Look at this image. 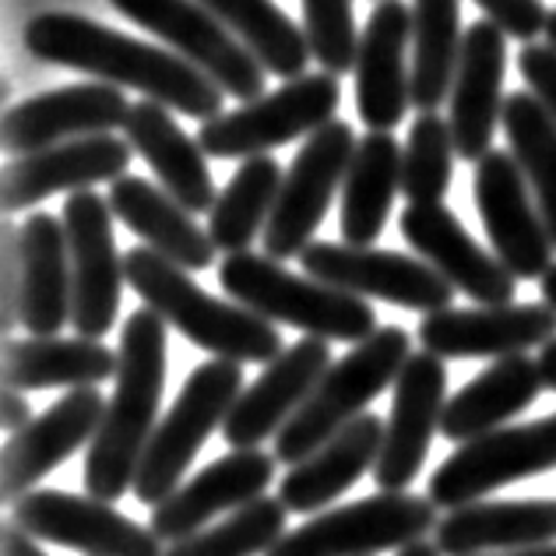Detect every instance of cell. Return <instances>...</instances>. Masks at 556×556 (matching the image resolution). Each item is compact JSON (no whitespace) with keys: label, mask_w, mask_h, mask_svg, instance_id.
Returning <instances> with one entry per match:
<instances>
[{"label":"cell","mask_w":556,"mask_h":556,"mask_svg":"<svg viewBox=\"0 0 556 556\" xmlns=\"http://www.w3.org/2000/svg\"><path fill=\"white\" fill-rule=\"evenodd\" d=\"M331 367V349L325 339H300L282 349L251 388L232 405L223 422V437L232 451H254L278 437L282 427L303 408L317 380Z\"/></svg>","instance_id":"20"},{"label":"cell","mask_w":556,"mask_h":556,"mask_svg":"<svg viewBox=\"0 0 556 556\" xmlns=\"http://www.w3.org/2000/svg\"><path fill=\"white\" fill-rule=\"evenodd\" d=\"M546 42H549V47H556V8L549 11V22H546Z\"/></svg>","instance_id":"50"},{"label":"cell","mask_w":556,"mask_h":556,"mask_svg":"<svg viewBox=\"0 0 556 556\" xmlns=\"http://www.w3.org/2000/svg\"><path fill=\"white\" fill-rule=\"evenodd\" d=\"M121 367V356L92 339H8L4 345V388L47 391V388H99Z\"/></svg>","instance_id":"32"},{"label":"cell","mask_w":556,"mask_h":556,"mask_svg":"<svg viewBox=\"0 0 556 556\" xmlns=\"http://www.w3.org/2000/svg\"><path fill=\"white\" fill-rule=\"evenodd\" d=\"M433 543L444 556H482V553H518L556 543V501H476L433 529Z\"/></svg>","instance_id":"26"},{"label":"cell","mask_w":556,"mask_h":556,"mask_svg":"<svg viewBox=\"0 0 556 556\" xmlns=\"http://www.w3.org/2000/svg\"><path fill=\"white\" fill-rule=\"evenodd\" d=\"M437 510L441 507L430 496L374 493L367 501L325 510L286 532L268 556H377L405 549L441 525Z\"/></svg>","instance_id":"8"},{"label":"cell","mask_w":556,"mask_h":556,"mask_svg":"<svg viewBox=\"0 0 556 556\" xmlns=\"http://www.w3.org/2000/svg\"><path fill=\"white\" fill-rule=\"evenodd\" d=\"M549 468H556V413L458 444L455 455H447L430 476L427 496L437 507L458 510L510 482L543 476Z\"/></svg>","instance_id":"12"},{"label":"cell","mask_w":556,"mask_h":556,"mask_svg":"<svg viewBox=\"0 0 556 556\" xmlns=\"http://www.w3.org/2000/svg\"><path fill=\"white\" fill-rule=\"evenodd\" d=\"M218 286L232 303L261 314L271 325H289L306 339L367 342L377 331V314L367 300L342 292L311 275H292L268 254H226L218 265Z\"/></svg>","instance_id":"4"},{"label":"cell","mask_w":556,"mask_h":556,"mask_svg":"<svg viewBox=\"0 0 556 556\" xmlns=\"http://www.w3.org/2000/svg\"><path fill=\"white\" fill-rule=\"evenodd\" d=\"M539 289H543V303L556 311V261H553V268L539 278Z\"/></svg>","instance_id":"47"},{"label":"cell","mask_w":556,"mask_h":556,"mask_svg":"<svg viewBox=\"0 0 556 556\" xmlns=\"http://www.w3.org/2000/svg\"><path fill=\"white\" fill-rule=\"evenodd\" d=\"M556 339V311L546 303L447 306L419 320V342L441 359H507Z\"/></svg>","instance_id":"18"},{"label":"cell","mask_w":556,"mask_h":556,"mask_svg":"<svg viewBox=\"0 0 556 556\" xmlns=\"http://www.w3.org/2000/svg\"><path fill=\"white\" fill-rule=\"evenodd\" d=\"M342 102V85L328 71L303 75L286 81L282 89L265 92L254 102H243L240 110L215 116L201 124L198 144L212 159H254L268 155L278 144L296 138H311L314 130L334 121V110Z\"/></svg>","instance_id":"7"},{"label":"cell","mask_w":556,"mask_h":556,"mask_svg":"<svg viewBox=\"0 0 556 556\" xmlns=\"http://www.w3.org/2000/svg\"><path fill=\"white\" fill-rule=\"evenodd\" d=\"M303 275L328 282L359 300H384L405 311L437 314L447 311L455 300V286L437 275L422 257H408L399 251H377V247L328 243L317 240L300 254Z\"/></svg>","instance_id":"13"},{"label":"cell","mask_w":556,"mask_h":556,"mask_svg":"<svg viewBox=\"0 0 556 556\" xmlns=\"http://www.w3.org/2000/svg\"><path fill=\"white\" fill-rule=\"evenodd\" d=\"M282 177L286 173L271 155L243 159L208 212V237L218 251L243 254L257 237H265Z\"/></svg>","instance_id":"36"},{"label":"cell","mask_w":556,"mask_h":556,"mask_svg":"<svg viewBox=\"0 0 556 556\" xmlns=\"http://www.w3.org/2000/svg\"><path fill=\"white\" fill-rule=\"evenodd\" d=\"M127 286L138 292L141 303L155 311L169 328H177L187 342H194L215 359L232 363H268L282 353V334L271 320L247 311L240 303H226L204 292L187 268L173 265L169 257L155 254L152 247H130L124 254Z\"/></svg>","instance_id":"3"},{"label":"cell","mask_w":556,"mask_h":556,"mask_svg":"<svg viewBox=\"0 0 556 556\" xmlns=\"http://www.w3.org/2000/svg\"><path fill=\"white\" fill-rule=\"evenodd\" d=\"M275 465L278 458L261 447L229 451V455L212 462L208 468H201L194 479H187L169 501L152 507L149 529L169 546L204 532V525L215 515L240 510L251 501H257V496H265V490L275 479Z\"/></svg>","instance_id":"23"},{"label":"cell","mask_w":556,"mask_h":556,"mask_svg":"<svg viewBox=\"0 0 556 556\" xmlns=\"http://www.w3.org/2000/svg\"><path fill=\"white\" fill-rule=\"evenodd\" d=\"M380 447H384V419L363 413L311 458L289 468V476L278 482V501L289 515H314L374 472Z\"/></svg>","instance_id":"28"},{"label":"cell","mask_w":556,"mask_h":556,"mask_svg":"<svg viewBox=\"0 0 556 556\" xmlns=\"http://www.w3.org/2000/svg\"><path fill=\"white\" fill-rule=\"evenodd\" d=\"M413 8L377 0L359 33L356 110L370 130H391L413 106Z\"/></svg>","instance_id":"21"},{"label":"cell","mask_w":556,"mask_h":556,"mask_svg":"<svg viewBox=\"0 0 556 556\" xmlns=\"http://www.w3.org/2000/svg\"><path fill=\"white\" fill-rule=\"evenodd\" d=\"M11 521L64 549L85 556H166L149 525L121 515L113 504L64 490H33L11 507Z\"/></svg>","instance_id":"15"},{"label":"cell","mask_w":556,"mask_h":556,"mask_svg":"<svg viewBox=\"0 0 556 556\" xmlns=\"http://www.w3.org/2000/svg\"><path fill=\"white\" fill-rule=\"evenodd\" d=\"M124 138L130 141V149L152 166L166 194L177 198L190 215L215 208L218 194L212 184V169L204 163L208 155H204L198 138H190L187 130L173 121L166 106H159L152 99L130 102Z\"/></svg>","instance_id":"27"},{"label":"cell","mask_w":556,"mask_h":556,"mask_svg":"<svg viewBox=\"0 0 556 556\" xmlns=\"http://www.w3.org/2000/svg\"><path fill=\"white\" fill-rule=\"evenodd\" d=\"M116 356V391L85 455V490L106 504L135 490L141 458L159 427L166 388V320L149 306H138L124 320Z\"/></svg>","instance_id":"2"},{"label":"cell","mask_w":556,"mask_h":556,"mask_svg":"<svg viewBox=\"0 0 556 556\" xmlns=\"http://www.w3.org/2000/svg\"><path fill=\"white\" fill-rule=\"evenodd\" d=\"M0 546H4V556H47L39 546V539H33L14 521H8L4 532H0Z\"/></svg>","instance_id":"45"},{"label":"cell","mask_w":556,"mask_h":556,"mask_svg":"<svg viewBox=\"0 0 556 556\" xmlns=\"http://www.w3.org/2000/svg\"><path fill=\"white\" fill-rule=\"evenodd\" d=\"M402 141L391 130H370L356 144L342 184V237L353 247H374L384 232L391 201L402 190Z\"/></svg>","instance_id":"33"},{"label":"cell","mask_w":556,"mask_h":556,"mask_svg":"<svg viewBox=\"0 0 556 556\" xmlns=\"http://www.w3.org/2000/svg\"><path fill=\"white\" fill-rule=\"evenodd\" d=\"M476 208L486 229L496 261L518 278L539 282L553 268V240L546 232L539 204L529 190V180L510 152L493 149L476 163Z\"/></svg>","instance_id":"14"},{"label":"cell","mask_w":556,"mask_h":556,"mask_svg":"<svg viewBox=\"0 0 556 556\" xmlns=\"http://www.w3.org/2000/svg\"><path fill=\"white\" fill-rule=\"evenodd\" d=\"M408 356H413V339L399 325L377 328L367 342L349 349L339 363H331L311 399L275 437V458L282 465H300L303 458H311L399 380Z\"/></svg>","instance_id":"5"},{"label":"cell","mask_w":556,"mask_h":556,"mask_svg":"<svg viewBox=\"0 0 556 556\" xmlns=\"http://www.w3.org/2000/svg\"><path fill=\"white\" fill-rule=\"evenodd\" d=\"M539 363V374H543V388L556 391V339L543 345V353L535 356Z\"/></svg>","instance_id":"46"},{"label":"cell","mask_w":556,"mask_h":556,"mask_svg":"<svg viewBox=\"0 0 556 556\" xmlns=\"http://www.w3.org/2000/svg\"><path fill=\"white\" fill-rule=\"evenodd\" d=\"M71 320V254L64 218L36 212L22 223V328L53 339Z\"/></svg>","instance_id":"31"},{"label":"cell","mask_w":556,"mask_h":556,"mask_svg":"<svg viewBox=\"0 0 556 556\" xmlns=\"http://www.w3.org/2000/svg\"><path fill=\"white\" fill-rule=\"evenodd\" d=\"M286 518L289 510L278 496H257L247 507L232 510L226 521L173 543L166 556H268L282 543Z\"/></svg>","instance_id":"38"},{"label":"cell","mask_w":556,"mask_h":556,"mask_svg":"<svg viewBox=\"0 0 556 556\" xmlns=\"http://www.w3.org/2000/svg\"><path fill=\"white\" fill-rule=\"evenodd\" d=\"M25 50L36 61L75 67L116 89H138L144 99L201 124L223 116L226 92L180 53L130 39L81 14L50 11L25 25Z\"/></svg>","instance_id":"1"},{"label":"cell","mask_w":556,"mask_h":556,"mask_svg":"<svg viewBox=\"0 0 556 556\" xmlns=\"http://www.w3.org/2000/svg\"><path fill=\"white\" fill-rule=\"evenodd\" d=\"M130 149L127 138L116 135H96V138H78L53 144L33 155H18L4 169V212H25L33 204L47 201L53 194H78V190H92L102 180H121L127 177L130 166Z\"/></svg>","instance_id":"25"},{"label":"cell","mask_w":556,"mask_h":556,"mask_svg":"<svg viewBox=\"0 0 556 556\" xmlns=\"http://www.w3.org/2000/svg\"><path fill=\"white\" fill-rule=\"evenodd\" d=\"M486 14V22H493L504 36L521 39L525 47L535 36H546L549 11L543 8V0H476Z\"/></svg>","instance_id":"41"},{"label":"cell","mask_w":556,"mask_h":556,"mask_svg":"<svg viewBox=\"0 0 556 556\" xmlns=\"http://www.w3.org/2000/svg\"><path fill=\"white\" fill-rule=\"evenodd\" d=\"M61 218L71 254V328L78 339L102 342V334H110L121 317V292L127 282L113 237L110 198L78 190L64 201Z\"/></svg>","instance_id":"11"},{"label":"cell","mask_w":556,"mask_h":556,"mask_svg":"<svg viewBox=\"0 0 556 556\" xmlns=\"http://www.w3.org/2000/svg\"><path fill=\"white\" fill-rule=\"evenodd\" d=\"M539 391H543V374L539 363L529 356H507L496 359L493 367L476 374L465 388H458L444 405L441 433L451 444L479 441L493 430H504L507 419L521 416Z\"/></svg>","instance_id":"30"},{"label":"cell","mask_w":556,"mask_h":556,"mask_svg":"<svg viewBox=\"0 0 556 556\" xmlns=\"http://www.w3.org/2000/svg\"><path fill=\"white\" fill-rule=\"evenodd\" d=\"M110 4L124 18L141 25L144 33L169 42L184 61L204 71L226 96L240 102H254L265 96L268 71L198 0H110Z\"/></svg>","instance_id":"10"},{"label":"cell","mask_w":556,"mask_h":556,"mask_svg":"<svg viewBox=\"0 0 556 556\" xmlns=\"http://www.w3.org/2000/svg\"><path fill=\"white\" fill-rule=\"evenodd\" d=\"M127 113L130 102L116 85H64V89L25 99L4 113V149L18 159L64 141L110 135L127 124Z\"/></svg>","instance_id":"19"},{"label":"cell","mask_w":556,"mask_h":556,"mask_svg":"<svg viewBox=\"0 0 556 556\" xmlns=\"http://www.w3.org/2000/svg\"><path fill=\"white\" fill-rule=\"evenodd\" d=\"M455 135L437 113H419L402 152V194L408 204H441L455 173Z\"/></svg>","instance_id":"39"},{"label":"cell","mask_w":556,"mask_h":556,"mask_svg":"<svg viewBox=\"0 0 556 556\" xmlns=\"http://www.w3.org/2000/svg\"><path fill=\"white\" fill-rule=\"evenodd\" d=\"M504 556H556V543H549V546H535V549H518V553H504Z\"/></svg>","instance_id":"49"},{"label":"cell","mask_w":556,"mask_h":556,"mask_svg":"<svg viewBox=\"0 0 556 556\" xmlns=\"http://www.w3.org/2000/svg\"><path fill=\"white\" fill-rule=\"evenodd\" d=\"M399 556H444V553L437 549V543H430V539H419V543L399 549Z\"/></svg>","instance_id":"48"},{"label":"cell","mask_w":556,"mask_h":556,"mask_svg":"<svg viewBox=\"0 0 556 556\" xmlns=\"http://www.w3.org/2000/svg\"><path fill=\"white\" fill-rule=\"evenodd\" d=\"M0 413H4L0 422H4L8 433H18L36 419L33 405H28V399H25V391H11V388H4V408H0Z\"/></svg>","instance_id":"44"},{"label":"cell","mask_w":556,"mask_h":556,"mask_svg":"<svg viewBox=\"0 0 556 556\" xmlns=\"http://www.w3.org/2000/svg\"><path fill=\"white\" fill-rule=\"evenodd\" d=\"M106 399L99 388L67 391L47 413L36 416L25 430L11 433L0 455V501L18 504L36 490L56 465H64L78 447L92 444L106 416Z\"/></svg>","instance_id":"17"},{"label":"cell","mask_w":556,"mask_h":556,"mask_svg":"<svg viewBox=\"0 0 556 556\" xmlns=\"http://www.w3.org/2000/svg\"><path fill=\"white\" fill-rule=\"evenodd\" d=\"M504 67H507V36L493 22H476L465 28L462 56L451 89V135H455L458 159L479 163L493 152L496 124L504 116Z\"/></svg>","instance_id":"24"},{"label":"cell","mask_w":556,"mask_h":556,"mask_svg":"<svg viewBox=\"0 0 556 556\" xmlns=\"http://www.w3.org/2000/svg\"><path fill=\"white\" fill-rule=\"evenodd\" d=\"M447 405V367L433 353H413L394 380L391 413L384 419V447L374 468L380 493H408L430 455Z\"/></svg>","instance_id":"16"},{"label":"cell","mask_w":556,"mask_h":556,"mask_svg":"<svg viewBox=\"0 0 556 556\" xmlns=\"http://www.w3.org/2000/svg\"><path fill=\"white\" fill-rule=\"evenodd\" d=\"M356 144V130L345 121H331L306 138V144L296 152L289 173L282 177L268 229L261 237L268 257H300L314 243V232L325 223L334 190L345 184Z\"/></svg>","instance_id":"9"},{"label":"cell","mask_w":556,"mask_h":556,"mask_svg":"<svg viewBox=\"0 0 556 556\" xmlns=\"http://www.w3.org/2000/svg\"><path fill=\"white\" fill-rule=\"evenodd\" d=\"M243 394V363L208 359L184 380V388L169 413L159 419V427L144 451L135 496L144 507H159L180 490L190 462L215 430H223L226 416Z\"/></svg>","instance_id":"6"},{"label":"cell","mask_w":556,"mask_h":556,"mask_svg":"<svg viewBox=\"0 0 556 556\" xmlns=\"http://www.w3.org/2000/svg\"><path fill=\"white\" fill-rule=\"evenodd\" d=\"M402 237L468 300L482 306L515 303L518 278L496 261V254L482 251L472 232L458 223V215L444 204H408L402 212Z\"/></svg>","instance_id":"22"},{"label":"cell","mask_w":556,"mask_h":556,"mask_svg":"<svg viewBox=\"0 0 556 556\" xmlns=\"http://www.w3.org/2000/svg\"><path fill=\"white\" fill-rule=\"evenodd\" d=\"M22 325V226L4 218V317L0 328L14 331Z\"/></svg>","instance_id":"43"},{"label":"cell","mask_w":556,"mask_h":556,"mask_svg":"<svg viewBox=\"0 0 556 556\" xmlns=\"http://www.w3.org/2000/svg\"><path fill=\"white\" fill-rule=\"evenodd\" d=\"M110 208L113 218H121L135 237H141L155 254L169 257L173 265L187 271H204L215 265L218 247L194 223V215L177 198H169L163 187L127 173V177L110 184Z\"/></svg>","instance_id":"29"},{"label":"cell","mask_w":556,"mask_h":556,"mask_svg":"<svg viewBox=\"0 0 556 556\" xmlns=\"http://www.w3.org/2000/svg\"><path fill=\"white\" fill-rule=\"evenodd\" d=\"M303 33L314 61L328 75H345L356 67L359 33L353 18V0H303Z\"/></svg>","instance_id":"40"},{"label":"cell","mask_w":556,"mask_h":556,"mask_svg":"<svg viewBox=\"0 0 556 556\" xmlns=\"http://www.w3.org/2000/svg\"><path fill=\"white\" fill-rule=\"evenodd\" d=\"M501 124L556 247V121L529 89H521L507 96Z\"/></svg>","instance_id":"37"},{"label":"cell","mask_w":556,"mask_h":556,"mask_svg":"<svg viewBox=\"0 0 556 556\" xmlns=\"http://www.w3.org/2000/svg\"><path fill=\"white\" fill-rule=\"evenodd\" d=\"M413 106L437 113L455 89L462 56V4L458 0H413Z\"/></svg>","instance_id":"35"},{"label":"cell","mask_w":556,"mask_h":556,"mask_svg":"<svg viewBox=\"0 0 556 556\" xmlns=\"http://www.w3.org/2000/svg\"><path fill=\"white\" fill-rule=\"evenodd\" d=\"M518 71L529 92L543 102L546 113L556 121V47L549 42H529L518 53Z\"/></svg>","instance_id":"42"},{"label":"cell","mask_w":556,"mask_h":556,"mask_svg":"<svg viewBox=\"0 0 556 556\" xmlns=\"http://www.w3.org/2000/svg\"><path fill=\"white\" fill-rule=\"evenodd\" d=\"M198 4L208 8L268 75L296 81L314 61L306 33L275 0H198Z\"/></svg>","instance_id":"34"}]
</instances>
